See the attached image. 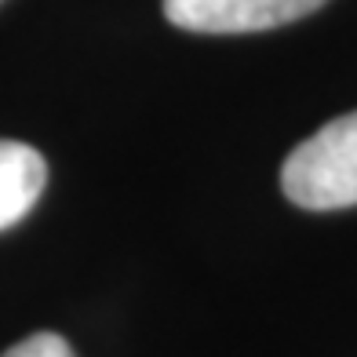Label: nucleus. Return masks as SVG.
I'll return each instance as SVG.
<instances>
[{
	"instance_id": "obj_1",
	"label": "nucleus",
	"mask_w": 357,
	"mask_h": 357,
	"mask_svg": "<svg viewBox=\"0 0 357 357\" xmlns=\"http://www.w3.org/2000/svg\"><path fill=\"white\" fill-rule=\"evenodd\" d=\"M281 190L306 212H339L357 204V109L317 128L288 153Z\"/></svg>"
},
{
	"instance_id": "obj_2",
	"label": "nucleus",
	"mask_w": 357,
	"mask_h": 357,
	"mask_svg": "<svg viewBox=\"0 0 357 357\" xmlns=\"http://www.w3.org/2000/svg\"><path fill=\"white\" fill-rule=\"evenodd\" d=\"M328 0H165L168 22L190 33H259L317 11Z\"/></svg>"
},
{
	"instance_id": "obj_3",
	"label": "nucleus",
	"mask_w": 357,
	"mask_h": 357,
	"mask_svg": "<svg viewBox=\"0 0 357 357\" xmlns=\"http://www.w3.org/2000/svg\"><path fill=\"white\" fill-rule=\"evenodd\" d=\"M47 183V165L40 150L26 142L0 139V230L22 222L40 201Z\"/></svg>"
},
{
	"instance_id": "obj_4",
	"label": "nucleus",
	"mask_w": 357,
	"mask_h": 357,
	"mask_svg": "<svg viewBox=\"0 0 357 357\" xmlns=\"http://www.w3.org/2000/svg\"><path fill=\"white\" fill-rule=\"evenodd\" d=\"M4 357H77V354H73V347L62 335H55V332H33V335H26L22 343H15Z\"/></svg>"
}]
</instances>
